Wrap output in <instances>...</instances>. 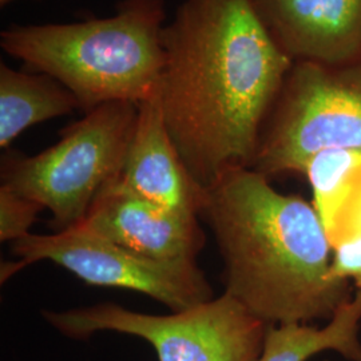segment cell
<instances>
[{"mask_svg": "<svg viewBox=\"0 0 361 361\" xmlns=\"http://www.w3.org/2000/svg\"><path fill=\"white\" fill-rule=\"evenodd\" d=\"M158 98L169 134L204 189L250 168L293 61L253 0H183L164 27Z\"/></svg>", "mask_w": 361, "mask_h": 361, "instance_id": "cell-1", "label": "cell"}, {"mask_svg": "<svg viewBox=\"0 0 361 361\" xmlns=\"http://www.w3.org/2000/svg\"><path fill=\"white\" fill-rule=\"evenodd\" d=\"M200 219L224 259V293L261 322H328L352 297L331 273L332 244L316 207L257 170L221 174L205 189Z\"/></svg>", "mask_w": 361, "mask_h": 361, "instance_id": "cell-2", "label": "cell"}, {"mask_svg": "<svg viewBox=\"0 0 361 361\" xmlns=\"http://www.w3.org/2000/svg\"><path fill=\"white\" fill-rule=\"evenodd\" d=\"M165 19V0H121L109 18L13 25L1 31L0 46L59 80L89 113L110 102L140 104L158 94Z\"/></svg>", "mask_w": 361, "mask_h": 361, "instance_id": "cell-3", "label": "cell"}, {"mask_svg": "<svg viewBox=\"0 0 361 361\" xmlns=\"http://www.w3.org/2000/svg\"><path fill=\"white\" fill-rule=\"evenodd\" d=\"M137 116L138 104H101L67 126L61 140L42 153L7 152L0 186L49 209L59 231L77 226L119 178Z\"/></svg>", "mask_w": 361, "mask_h": 361, "instance_id": "cell-4", "label": "cell"}, {"mask_svg": "<svg viewBox=\"0 0 361 361\" xmlns=\"http://www.w3.org/2000/svg\"><path fill=\"white\" fill-rule=\"evenodd\" d=\"M326 150L361 153V55L343 63H293L250 168L268 178L302 174Z\"/></svg>", "mask_w": 361, "mask_h": 361, "instance_id": "cell-5", "label": "cell"}, {"mask_svg": "<svg viewBox=\"0 0 361 361\" xmlns=\"http://www.w3.org/2000/svg\"><path fill=\"white\" fill-rule=\"evenodd\" d=\"M43 316L59 334L78 340L106 331L141 337L159 361H256L271 326L226 293L166 316L110 302Z\"/></svg>", "mask_w": 361, "mask_h": 361, "instance_id": "cell-6", "label": "cell"}, {"mask_svg": "<svg viewBox=\"0 0 361 361\" xmlns=\"http://www.w3.org/2000/svg\"><path fill=\"white\" fill-rule=\"evenodd\" d=\"M15 256L28 265L52 261L82 281L141 292L171 312L213 298V289L195 261H157L90 232L82 225L55 234H27L13 243Z\"/></svg>", "mask_w": 361, "mask_h": 361, "instance_id": "cell-7", "label": "cell"}, {"mask_svg": "<svg viewBox=\"0 0 361 361\" xmlns=\"http://www.w3.org/2000/svg\"><path fill=\"white\" fill-rule=\"evenodd\" d=\"M79 225L157 261H195L205 244L198 217L150 201L119 180L99 194Z\"/></svg>", "mask_w": 361, "mask_h": 361, "instance_id": "cell-8", "label": "cell"}, {"mask_svg": "<svg viewBox=\"0 0 361 361\" xmlns=\"http://www.w3.org/2000/svg\"><path fill=\"white\" fill-rule=\"evenodd\" d=\"M293 62L343 63L361 55V0H253Z\"/></svg>", "mask_w": 361, "mask_h": 361, "instance_id": "cell-9", "label": "cell"}, {"mask_svg": "<svg viewBox=\"0 0 361 361\" xmlns=\"http://www.w3.org/2000/svg\"><path fill=\"white\" fill-rule=\"evenodd\" d=\"M118 180L150 201L200 219L205 189L194 180L169 134L158 94L138 104Z\"/></svg>", "mask_w": 361, "mask_h": 361, "instance_id": "cell-10", "label": "cell"}, {"mask_svg": "<svg viewBox=\"0 0 361 361\" xmlns=\"http://www.w3.org/2000/svg\"><path fill=\"white\" fill-rule=\"evenodd\" d=\"M360 326L361 289H357L323 326L271 325L256 361H308L323 352L361 361Z\"/></svg>", "mask_w": 361, "mask_h": 361, "instance_id": "cell-11", "label": "cell"}, {"mask_svg": "<svg viewBox=\"0 0 361 361\" xmlns=\"http://www.w3.org/2000/svg\"><path fill=\"white\" fill-rule=\"evenodd\" d=\"M80 109L77 97L43 73H25L0 65V147L31 126Z\"/></svg>", "mask_w": 361, "mask_h": 361, "instance_id": "cell-12", "label": "cell"}, {"mask_svg": "<svg viewBox=\"0 0 361 361\" xmlns=\"http://www.w3.org/2000/svg\"><path fill=\"white\" fill-rule=\"evenodd\" d=\"M361 162V153L350 150H326L310 158L302 176L307 177L324 228L331 224L343 202L350 176Z\"/></svg>", "mask_w": 361, "mask_h": 361, "instance_id": "cell-13", "label": "cell"}, {"mask_svg": "<svg viewBox=\"0 0 361 361\" xmlns=\"http://www.w3.org/2000/svg\"><path fill=\"white\" fill-rule=\"evenodd\" d=\"M40 210L34 200L0 186V240L15 243L26 237Z\"/></svg>", "mask_w": 361, "mask_h": 361, "instance_id": "cell-14", "label": "cell"}, {"mask_svg": "<svg viewBox=\"0 0 361 361\" xmlns=\"http://www.w3.org/2000/svg\"><path fill=\"white\" fill-rule=\"evenodd\" d=\"M325 231L332 246L347 237L361 234V162L353 170L343 202Z\"/></svg>", "mask_w": 361, "mask_h": 361, "instance_id": "cell-15", "label": "cell"}, {"mask_svg": "<svg viewBox=\"0 0 361 361\" xmlns=\"http://www.w3.org/2000/svg\"><path fill=\"white\" fill-rule=\"evenodd\" d=\"M331 273L335 279L353 281L361 289V234L350 235L332 246Z\"/></svg>", "mask_w": 361, "mask_h": 361, "instance_id": "cell-16", "label": "cell"}, {"mask_svg": "<svg viewBox=\"0 0 361 361\" xmlns=\"http://www.w3.org/2000/svg\"><path fill=\"white\" fill-rule=\"evenodd\" d=\"M13 1H16V0H0V6L4 7V6H7V4L13 3Z\"/></svg>", "mask_w": 361, "mask_h": 361, "instance_id": "cell-17", "label": "cell"}]
</instances>
